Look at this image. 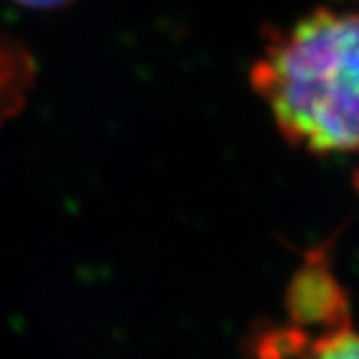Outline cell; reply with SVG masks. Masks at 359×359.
I'll return each instance as SVG.
<instances>
[{
	"label": "cell",
	"instance_id": "obj_1",
	"mask_svg": "<svg viewBox=\"0 0 359 359\" xmlns=\"http://www.w3.org/2000/svg\"><path fill=\"white\" fill-rule=\"evenodd\" d=\"M251 79L288 143L314 156L355 151L359 107L355 13L323 7L301 18L269 41Z\"/></svg>",
	"mask_w": 359,
	"mask_h": 359
},
{
	"label": "cell",
	"instance_id": "obj_2",
	"mask_svg": "<svg viewBox=\"0 0 359 359\" xmlns=\"http://www.w3.org/2000/svg\"><path fill=\"white\" fill-rule=\"evenodd\" d=\"M286 310L297 329L320 327L336 331L348 327V303L325 258H312L290 281Z\"/></svg>",
	"mask_w": 359,
	"mask_h": 359
},
{
	"label": "cell",
	"instance_id": "obj_3",
	"mask_svg": "<svg viewBox=\"0 0 359 359\" xmlns=\"http://www.w3.org/2000/svg\"><path fill=\"white\" fill-rule=\"evenodd\" d=\"M301 359H359V346L353 327H342L318 336L305 348Z\"/></svg>",
	"mask_w": 359,
	"mask_h": 359
},
{
	"label": "cell",
	"instance_id": "obj_4",
	"mask_svg": "<svg viewBox=\"0 0 359 359\" xmlns=\"http://www.w3.org/2000/svg\"><path fill=\"white\" fill-rule=\"evenodd\" d=\"M18 5H24V7H35V9H53V7H61L69 0H13Z\"/></svg>",
	"mask_w": 359,
	"mask_h": 359
}]
</instances>
